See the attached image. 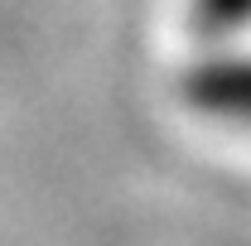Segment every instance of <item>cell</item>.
I'll list each match as a JSON object with an SVG mask.
<instances>
[{
    "label": "cell",
    "mask_w": 251,
    "mask_h": 246,
    "mask_svg": "<svg viewBox=\"0 0 251 246\" xmlns=\"http://www.w3.org/2000/svg\"><path fill=\"white\" fill-rule=\"evenodd\" d=\"M184 97L203 111L251 121V58H213L203 68H193L184 82Z\"/></svg>",
    "instance_id": "1"
},
{
    "label": "cell",
    "mask_w": 251,
    "mask_h": 246,
    "mask_svg": "<svg viewBox=\"0 0 251 246\" xmlns=\"http://www.w3.org/2000/svg\"><path fill=\"white\" fill-rule=\"evenodd\" d=\"M251 25V0H193V29L198 34H237Z\"/></svg>",
    "instance_id": "2"
}]
</instances>
